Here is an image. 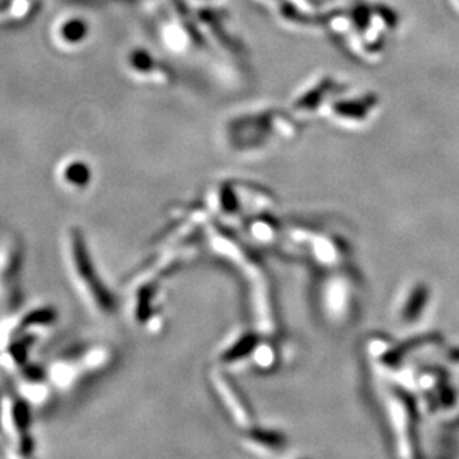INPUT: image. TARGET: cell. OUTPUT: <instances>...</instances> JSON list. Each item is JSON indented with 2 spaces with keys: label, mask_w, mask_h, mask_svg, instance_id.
<instances>
[{
  "label": "cell",
  "mask_w": 459,
  "mask_h": 459,
  "mask_svg": "<svg viewBox=\"0 0 459 459\" xmlns=\"http://www.w3.org/2000/svg\"><path fill=\"white\" fill-rule=\"evenodd\" d=\"M66 256L70 277L79 290L84 302L99 316H109L114 311V301L101 284V280L93 266L86 251L84 238L76 229L66 233Z\"/></svg>",
  "instance_id": "obj_1"
},
{
  "label": "cell",
  "mask_w": 459,
  "mask_h": 459,
  "mask_svg": "<svg viewBox=\"0 0 459 459\" xmlns=\"http://www.w3.org/2000/svg\"><path fill=\"white\" fill-rule=\"evenodd\" d=\"M109 350L104 346H91L82 351L60 358L51 367V379L63 390L91 375L97 373L109 363Z\"/></svg>",
  "instance_id": "obj_2"
},
{
  "label": "cell",
  "mask_w": 459,
  "mask_h": 459,
  "mask_svg": "<svg viewBox=\"0 0 459 459\" xmlns=\"http://www.w3.org/2000/svg\"><path fill=\"white\" fill-rule=\"evenodd\" d=\"M210 379L218 400L223 403L228 413L236 422H241V425H248L247 422H250V418L247 415V409L243 406V403L240 401V395L233 390V385L228 380V378L222 372L214 370L211 372Z\"/></svg>",
  "instance_id": "obj_3"
},
{
  "label": "cell",
  "mask_w": 459,
  "mask_h": 459,
  "mask_svg": "<svg viewBox=\"0 0 459 459\" xmlns=\"http://www.w3.org/2000/svg\"><path fill=\"white\" fill-rule=\"evenodd\" d=\"M63 173H64L63 177H64L66 183L71 188H84L89 178V173H88L85 165L78 163V162L69 163Z\"/></svg>",
  "instance_id": "obj_4"
}]
</instances>
